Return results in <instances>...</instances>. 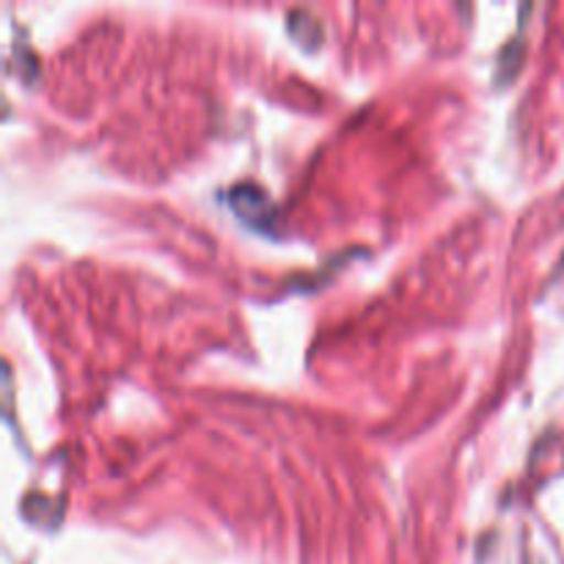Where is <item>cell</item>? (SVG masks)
<instances>
[{"instance_id":"1","label":"cell","mask_w":564,"mask_h":564,"mask_svg":"<svg viewBox=\"0 0 564 564\" xmlns=\"http://www.w3.org/2000/svg\"><path fill=\"white\" fill-rule=\"evenodd\" d=\"M229 207L235 209V215L240 220H246L248 226L259 231H270L279 220V209L270 202L268 193L262 191L253 182H240L229 191Z\"/></svg>"},{"instance_id":"2","label":"cell","mask_w":564,"mask_h":564,"mask_svg":"<svg viewBox=\"0 0 564 564\" xmlns=\"http://www.w3.org/2000/svg\"><path fill=\"white\" fill-rule=\"evenodd\" d=\"M286 31L295 39L301 47L314 50L319 42H323V28H319L317 17H312L308 11L295 9L290 17H286Z\"/></svg>"}]
</instances>
